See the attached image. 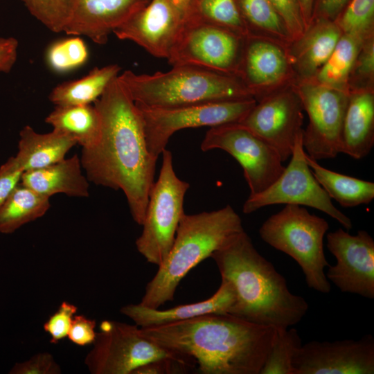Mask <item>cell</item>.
I'll use <instances>...</instances> for the list:
<instances>
[{
    "mask_svg": "<svg viewBox=\"0 0 374 374\" xmlns=\"http://www.w3.org/2000/svg\"><path fill=\"white\" fill-rule=\"evenodd\" d=\"M93 103L101 136L96 146L82 150V167L89 181L121 190L134 221L142 225L157 158L148 150L141 114L118 76Z\"/></svg>",
    "mask_w": 374,
    "mask_h": 374,
    "instance_id": "obj_1",
    "label": "cell"
},
{
    "mask_svg": "<svg viewBox=\"0 0 374 374\" xmlns=\"http://www.w3.org/2000/svg\"><path fill=\"white\" fill-rule=\"evenodd\" d=\"M141 331L164 349L193 359L203 374H260L276 335V328L230 314H206Z\"/></svg>",
    "mask_w": 374,
    "mask_h": 374,
    "instance_id": "obj_2",
    "label": "cell"
},
{
    "mask_svg": "<svg viewBox=\"0 0 374 374\" xmlns=\"http://www.w3.org/2000/svg\"><path fill=\"white\" fill-rule=\"evenodd\" d=\"M210 258L221 280L235 290L230 314L257 325L288 328L307 314L305 299L290 291L284 276L257 251L244 230L229 238Z\"/></svg>",
    "mask_w": 374,
    "mask_h": 374,
    "instance_id": "obj_3",
    "label": "cell"
},
{
    "mask_svg": "<svg viewBox=\"0 0 374 374\" xmlns=\"http://www.w3.org/2000/svg\"><path fill=\"white\" fill-rule=\"evenodd\" d=\"M244 230L230 205L210 212L184 213L165 261L148 283L140 304L157 309L174 299L181 280L231 235Z\"/></svg>",
    "mask_w": 374,
    "mask_h": 374,
    "instance_id": "obj_4",
    "label": "cell"
},
{
    "mask_svg": "<svg viewBox=\"0 0 374 374\" xmlns=\"http://www.w3.org/2000/svg\"><path fill=\"white\" fill-rule=\"evenodd\" d=\"M118 79L136 103L152 107L254 98L239 77L195 66H176L153 74L127 70Z\"/></svg>",
    "mask_w": 374,
    "mask_h": 374,
    "instance_id": "obj_5",
    "label": "cell"
},
{
    "mask_svg": "<svg viewBox=\"0 0 374 374\" xmlns=\"http://www.w3.org/2000/svg\"><path fill=\"white\" fill-rule=\"evenodd\" d=\"M328 229L324 218L299 205L286 204L269 216L258 232L264 242L298 263L309 288L328 294L331 285L324 269L330 264L323 250V238Z\"/></svg>",
    "mask_w": 374,
    "mask_h": 374,
    "instance_id": "obj_6",
    "label": "cell"
},
{
    "mask_svg": "<svg viewBox=\"0 0 374 374\" xmlns=\"http://www.w3.org/2000/svg\"><path fill=\"white\" fill-rule=\"evenodd\" d=\"M159 177L150 192L143 230L136 239L137 251L148 262L160 266L168 257L184 211L189 184L176 175L170 151L165 149Z\"/></svg>",
    "mask_w": 374,
    "mask_h": 374,
    "instance_id": "obj_7",
    "label": "cell"
},
{
    "mask_svg": "<svg viewBox=\"0 0 374 374\" xmlns=\"http://www.w3.org/2000/svg\"><path fill=\"white\" fill-rule=\"evenodd\" d=\"M254 98L172 107L136 103L144 123L149 152L158 159L172 135L183 129L240 123L256 104Z\"/></svg>",
    "mask_w": 374,
    "mask_h": 374,
    "instance_id": "obj_8",
    "label": "cell"
},
{
    "mask_svg": "<svg viewBox=\"0 0 374 374\" xmlns=\"http://www.w3.org/2000/svg\"><path fill=\"white\" fill-rule=\"evenodd\" d=\"M302 139L303 132L295 141L287 166L265 190L249 195L243 204V213L249 214L274 204L306 206L328 215L347 231L351 229V220L334 206L331 198L314 177L306 160Z\"/></svg>",
    "mask_w": 374,
    "mask_h": 374,
    "instance_id": "obj_9",
    "label": "cell"
},
{
    "mask_svg": "<svg viewBox=\"0 0 374 374\" xmlns=\"http://www.w3.org/2000/svg\"><path fill=\"white\" fill-rule=\"evenodd\" d=\"M175 357L184 356L150 340L136 324L103 321L84 362L92 374H132L148 362Z\"/></svg>",
    "mask_w": 374,
    "mask_h": 374,
    "instance_id": "obj_10",
    "label": "cell"
},
{
    "mask_svg": "<svg viewBox=\"0 0 374 374\" xmlns=\"http://www.w3.org/2000/svg\"><path fill=\"white\" fill-rule=\"evenodd\" d=\"M294 87L309 119L302 139L306 154L316 161L335 158L340 153L348 93L312 80L294 81Z\"/></svg>",
    "mask_w": 374,
    "mask_h": 374,
    "instance_id": "obj_11",
    "label": "cell"
},
{
    "mask_svg": "<svg viewBox=\"0 0 374 374\" xmlns=\"http://www.w3.org/2000/svg\"><path fill=\"white\" fill-rule=\"evenodd\" d=\"M245 38L215 25L184 21L167 60L172 66H195L238 76Z\"/></svg>",
    "mask_w": 374,
    "mask_h": 374,
    "instance_id": "obj_12",
    "label": "cell"
},
{
    "mask_svg": "<svg viewBox=\"0 0 374 374\" xmlns=\"http://www.w3.org/2000/svg\"><path fill=\"white\" fill-rule=\"evenodd\" d=\"M213 149L224 150L239 163L250 195L265 190L285 169L276 150L238 123L220 125L208 130L201 150L206 152Z\"/></svg>",
    "mask_w": 374,
    "mask_h": 374,
    "instance_id": "obj_13",
    "label": "cell"
},
{
    "mask_svg": "<svg viewBox=\"0 0 374 374\" xmlns=\"http://www.w3.org/2000/svg\"><path fill=\"white\" fill-rule=\"evenodd\" d=\"M303 111L293 82L258 100L238 123L272 147L284 162L303 130Z\"/></svg>",
    "mask_w": 374,
    "mask_h": 374,
    "instance_id": "obj_14",
    "label": "cell"
},
{
    "mask_svg": "<svg viewBox=\"0 0 374 374\" xmlns=\"http://www.w3.org/2000/svg\"><path fill=\"white\" fill-rule=\"evenodd\" d=\"M327 247L336 264L326 278L341 292L374 299V240L364 230L351 235L339 228L326 235Z\"/></svg>",
    "mask_w": 374,
    "mask_h": 374,
    "instance_id": "obj_15",
    "label": "cell"
},
{
    "mask_svg": "<svg viewBox=\"0 0 374 374\" xmlns=\"http://www.w3.org/2000/svg\"><path fill=\"white\" fill-rule=\"evenodd\" d=\"M292 367L294 374H373L374 338L302 344Z\"/></svg>",
    "mask_w": 374,
    "mask_h": 374,
    "instance_id": "obj_16",
    "label": "cell"
},
{
    "mask_svg": "<svg viewBox=\"0 0 374 374\" xmlns=\"http://www.w3.org/2000/svg\"><path fill=\"white\" fill-rule=\"evenodd\" d=\"M184 23V16L169 0H150L112 33L153 56L168 59Z\"/></svg>",
    "mask_w": 374,
    "mask_h": 374,
    "instance_id": "obj_17",
    "label": "cell"
},
{
    "mask_svg": "<svg viewBox=\"0 0 374 374\" xmlns=\"http://www.w3.org/2000/svg\"><path fill=\"white\" fill-rule=\"evenodd\" d=\"M238 76L257 101L294 82L287 49L255 36L245 38Z\"/></svg>",
    "mask_w": 374,
    "mask_h": 374,
    "instance_id": "obj_18",
    "label": "cell"
},
{
    "mask_svg": "<svg viewBox=\"0 0 374 374\" xmlns=\"http://www.w3.org/2000/svg\"><path fill=\"white\" fill-rule=\"evenodd\" d=\"M150 0H73L71 20L64 30L69 35L86 36L104 44L113 31Z\"/></svg>",
    "mask_w": 374,
    "mask_h": 374,
    "instance_id": "obj_19",
    "label": "cell"
},
{
    "mask_svg": "<svg viewBox=\"0 0 374 374\" xmlns=\"http://www.w3.org/2000/svg\"><path fill=\"white\" fill-rule=\"evenodd\" d=\"M341 34L335 21L313 17L303 35L287 48L294 81L312 80L330 57Z\"/></svg>",
    "mask_w": 374,
    "mask_h": 374,
    "instance_id": "obj_20",
    "label": "cell"
},
{
    "mask_svg": "<svg viewBox=\"0 0 374 374\" xmlns=\"http://www.w3.org/2000/svg\"><path fill=\"white\" fill-rule=\"evenodd\" d=\"M235 302L233 285L221 280L217 290L204 301L184 304L166 310L154 309L140 303L129 304L121 312L140 328H148L183 321L211 314H229Z\"/></svg>",
    "mask_w": 374,
    "mask_h": 374,
    "instance_id": "obj_21",
    "label": "cell"
},
{
    "mask_svg": "<svg viewBox=\"0 0 374 374\" xmlns=\"http://www.w3.org/2000/svg\"><path fill=\"white\" fill-rule=\"evenodd\" d=\"M374 145V89L348 93L340 153L354 159L366 157Z\"/></svg>",
    "mask_w": 374,
    "mask_h": 374,
    "instance_id": "obj_22",
    "label": "cell"
},
{
    "mask_svg": "<svg viewBox=\"0 0 374 374\" xmlns=\"http://www.w3.org/2000/svg\"><path fill=\"white\" fill-rule=\"evenodd\" d=\"M82 168L80 159L75 154L48 166L24 172L20 183L48 197L57 193L87 197L89 180Z\"/></svg>",
    "mask_w": 374,
    "mask_h": 374,
    "instance_id": "obj_23",
    "label": "cell"
},
{
    "mask_svg": "<svg viewBox=\"0 0 374 374\" xmlns=\"http://www.w3.org/2000/svg\"><path fill=\"white\" fill-rule=\"evenodd\" d=\"M76 144L73 139L58 130L39 134L26 125L19 132L18 152L13 158L23 172L42 168L64 159Z\"/></svg>",
    "mask_w": 374,
    "mask_h": 374,
    "instance_id": "obj_24",
    "label": "cell"
},
{
    "mask_svg": "<svg viewBox=\"0 0 374 374\" xmlns=\"http://www.w3.org/2000/svg\"><path fill=\"white\" fill-rule=\"evenodd\" d=\"M45 121L71 136L82 149L96 146L100 139L101 120L94 105L56 106Z\"/></svg>",
    "mask_w": 374,
    "mask_h": 374,
    "instance_id": "obj_25",
    "label": "cell"
},
{
    "mask_svg": "<svg viewBox=\"0 0 374 374\" xmlns=\"http://www.w3.org/2000/svg\"><path fill=\"white\" fill-rule=\"evenodd\" d=\"M120 71L118 64L94 68L81 78L57 85L50 93L49 100L55 106L91 105L118 76Z\"/></svg>",
    "mask_w": 374,
    "mask_h": 374,
    "instance_id": "obj_26",
    "label": "cell"
},
{
    "mask_svg": "<svg viewBox=\"0 0 374 374\" xmlns=\"http://www.w3.org/2000/svg\"><path fill=\"white\" fill-rule=\"evenodd\" d=\"M305 157L317 181L341 206L368 204L374 199L373 182L334 172L321 166L307 154Z\"/></svg>",
    "mask_w": 374,
    "mask_h": 374,
    "instance_id": "obj_27",
    "label": "cell"
},
{
    "mask_svg": "<svg viewBox=\"0 0 374 374\" xmlns=\"http://www.w3.org/2000/svg\"><path fill=\"white\" fill-rule=\"evenodd\" d=\"M49 199L19 183L0 207V233H13L42 217L50 207Z\"/></svg>",
    "mask_w": 374,
    "mask_h": 374,
    "instance_id": "obj_28",
    "label": "cell"
},
{
    "mask_svg": "<svg viewBox=\"0 0 374 374\" xmlns=\"http://www.w3.org/2000/svg\"><path fill=\"white\" fill-rule=\"evenodd\" d=\"M249 36L264 37L284 46L292 40L270 0H236Z\"/></svg>",
    "mask_w": 374,
    "mask_h": 374,
    "instance_id": "obj_29",
    "label": "cell"
},
{
    "mask_svg": "<svg viewBox=\"0 0 374 374\" xmlns=\"http://www.w3.org/2000/svg\"><path fill=\"white\" fill-rule=\"evenodd\" d=\"M364 42L356 36L342 33L330 57L312 80L348 93V77Z\"/></svg>",
    "mask_w": 374,
    "mask_h": 374,
    "instance_id": "obj_30",
    "label": "cell"
},
{
    "mask_svg": "<svg viewBox=\"0 0 374 374\" xmlns=\"http://www.w3.org/2000/svg\"><path fill=\"white\" fill-rule=\"evenodd\" d=\"M184 21L213 24L249 36L236 0H194Z\"/></svg>",
    "mask_w": 374,
    "mask_h": 374,
    "instance_id": "obj_31",
    "label": "cell"
},
{
    "mask_svg": "<svg viewBox=\"0 0 374 374\" xmlns=\"http://www.w3.org/2000/svg\"><path fill=\"white\" fill-rule=\"evenodd\" d=\"M301 345L296 329L276 328L275 339L260 374H294L292 359Z\"/></svg>",
    "mask_w": 374,
    "mask_h": 374,
    "instance_id": "obj_32",
    "label": "cell"
},
{
    "mask_svg": "<svg viewBox=\"0 0 374 374\" xmlns=\"http://www.w3.org/2000/svg\"><path fill=\"white\" fill-rule=\"evenodd\" d=\"M57 40L48 47L46 60L56 73H67L84 65L89 58L88 48L80 36Z\"/></svg>",
    "mask_w": 374,
    "mask_h": 374,
    "instance_id": "obj_33",
    "label": "cell"
},
{
    "mask_svg": "<svg viewBox=\"0 0 374 374\" xmlns=\"http://www.w3.org/2000/svg\"><path fill=\"white\" fill-rule=\"evenodd\" d=\"M335 21L342 33L363 40L374 36V0H350Z\"/></svg>",
    "mask_w": 374,
    "mask_h": 374,
    "instance_id": "obj_34",
    "label": "cell"
},
{
    "mask_svg": "<svg viewBox=\"0 0 374 374\" xmlns=\"http://www.w3.org/2000/svg\"><path fill=\"white\" fill-rule=\"evenodd\" d=\"M30 13L54 33L64 32L73 8V0H21Z\"/></svg>",
    "mask_w": 374,
    "mask_h": 374,
    "instance_id": "obj_35",
    "label": "cell"
},
{
    "mask_svg": "<svg viewBox=\"0 0 374 374\" xmlns=\"http://www.w3.org/2000/svg\"><path fill=\"white\" fill-rule=\"evenodd\" d=\"M374 89V36L362 44L348 80V91Z\"/></svg>",
    "mask_w": 374,
    "mask_h": 374,
    "instance_id": "obj_36",
    "label": "cell"
},
{
    "mask_svg": "<svg viewBox=\"0 0 374 374\" xmlns=\"http://www.w3.org/2000/svg\"><path fill=\"white\" fill-rule=\"evenodd\" d=\"M78 308L67 301H63L55 312L44 323V330L50 335V342L57 344L67 337L73 319Z\"/></svg>",
    "mask_w": 374,
    "mask_h": 374,
    "instance_id": "obj_37",
    "label": "cell"
},
{
    "mask_svg": "<svg viewBox=\"0 0 374 374\" xmlns=\"http://www.w3.org/2000/svg\"><path fill=\"white\" fill-rule=\"evenodd\" d=\"M283 21L292 41L299 38L305 30L299 0H270Z\"/></svg>",
    "mask_w": 374,
    "mask_h": 374,
    "instance_id": "obj_38",
    "label": "cell"
},
{
    "mask_svg": "<svg viewBox=\"0 0 374 374\" xmlns=\"http://www.w3.org/2000/svg\"><path fill=\"white\" fill-rule=\"evenodd\" d=\"M195 365L193 359L186 357H163L138 367L132 374L186 373Z\"/></svg>",
    "mask_w": 374,
    "mask_h": 374,
    "instance_id": "obj_39",
    "label": "cell"
},
{
    "mask_svg": "<svg viewBox=\"0 0 374 374\" xmlns=\"http://www.w3.org/2000/svg\"><path fill=\"white\" fill-rule=\"evenodd\" d=\"M60 366L48 353H41L29 359L15 364L10 371L12 374H60Z\"/></svg>",
    "mask_w": 374,
    "mask_h": 374,
    "instance_id": "obj_40",
    "label": "cell"
},
{
    "mask_svg": "<svg viewBox=\"0 0 374 374\" xmlns=\"http://www.w3.org/2000/svg\"><path fill=\"white\" fill-rule=\"evenodd\" d=\"M96 321L84 315H75L69 333V339L80 346L93 344L96 339Z\"/></svg>",
    "mask_w": 374,
    "mask_h": 374,
    "instance_id": "obj_41",
    "label": "cell"
},
{
    "mask_svg": "<svg viewBox=\"0 0 374 374\" xmlns=\"http://www.w3.org/2000/svg\"><path fill=\"white\" fill-rule=\"evenodd\" d=\"M23 171L17 166L13 157L0 167V207L20 183Z\"/></svg>",
    "mask_w": 374,
    "mask_h": 374,
    "instance_id": "obj_42",
    "label": "cell"
},
{
    "mask_svg": "<svg viewBox=\"0 0 374 374\" xmlns=\"http://www.w3.org/2000/svg\"><path fill=\"white\" fill-rule=\"evenodd\" d=\"M19 42L12 37H0V72L8 73L15 65Z\"/></svg>",
    "mask_w": 374,
    "mask_h": 374,
    "instance_id": "obj_43",
    "label": "cell"
},
{
    "mask_svg": "<svg viewBox=\"0 0 374 374\" xmlns=\"http://www.w3.org/2000/svg\"><path fill=\"white\" fill-rule=\"evenodd\" d=\"M350 0H316L313 17L335 21Z\"/></svg>",
    "mask_w": 374,
    "mask_h": 374,
    "instance_id": "obj_44",
    "label": "cell"
},
{
    "mask_svg": "<svg viewBox=\"0 0 374 374\" xmlns=\"http://www.w3.org/2000/svg\"><path fill=\"white\" fill-rule=\"evenodd\" d=\"M315 1L316 0H299L305 29L312 21Z\"/></svg>",
    "mask_w": 374,
    "mask_h": 374,
    "instance_id": "obj_45",
    "label": "cell"
},
{
    "mask_svg": "<svg viewBox=\"0 0 374 374\" xmlns=\"http://www.w3.org/2000/svg\"><path fill=\"white\" fill-rule=\"evenodd\" d=\"M169 1L185 16L194 0H169Z\"/></svg>",
    "mask_w": 374,
    "mask_h": 374,
    "instance_id": "obj_46",
    "label": "cell"
}]
</instances>
